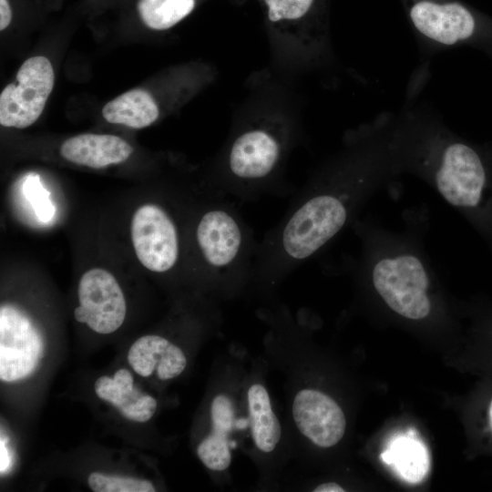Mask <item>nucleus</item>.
<instances>
[{
	"instance_id": "f257e3e1",
	"label": "nucleus",
	"mask_w": 492,
	"mask_h": 492,
	"mask_svg": "<svg viewBox=\"0 0 492 492\" xmlns=\"http://www.w3.org/2000/svg\"><path fill=\"white\" fill-rule=\"evenodd\" d=\"M395 113L349 129L314 172L295 207L264 246L261 270L274 278L320 252L399 178L392 148ZM258 268V269H260Z\"/></svg>"
},
{
	"instance_id": "f03ea898",
	"label": "nucleus",
	"mask_w": 492,
	"mask_h": 492,
	"mask_svg": "<svg viewBox=\"0 0 492 492\" xmlns=\"http://www.w3.org/2000/svg\"><path fill=\"white\" fill-rule=\"evenodd\" d=\"M392 148L399 177L412 175L477 232L492 254V141L472 142L415 100L414 89L395 113Z\"/></svg>"
},
{
	"instance_id": "7ed1b4c3",
	"label": "nucleus",
	"mask_w": 492,
	"mask_h": 492,
	"mask_svg": "<svg viewBox=\"0 0 492 492\" xmlns=\"http://www.w3.org/2000/svg\"><path fill=\"white\" fill-rule=\"evenodd\" d=\"M270 94L253 103L234 128L222 155V176L229 190L259 188L274 178L296 135V118L284 97Z\"/></svg>"
},
{
	"instance_id": "20e7f679",
	"label": "nucleus",
	"mask_w": 492,
	"mask_h": 492,
	"mask_svg": "<svg viewBox=\"0 0 492 492\" xmlns=\"http://www.w3.org/2000/svg\"><path fill=\"white\" fill-rule=\"evenodd\" d=\"M272 26V56L285 73L332 68L335 55L323 0H261Z\"/></svg>"
},
{
	"instance_id": "39448f33",
	"label": "nucleus",
	"mask_w": 492,
	"mask_h": 492,
	"mask_svg": "<svg viewBox=\"0 0 492 492\" xmlns=\"http://www.w3.org/2000/svg\"><path fill=\"white\" fill-rule=\"evenodd\" d=\"M424 56L472 47L492 59V19L460 0H400Z\"/></svg>"
},
{
	"instance_id": "423d86ee",
	"label": "nucleus",
	"mask_w": 492,
	"mask_h": 492,
	"mask_svg": "<svg viewBox=\"0 0 492 492\" xmlns=\"http://www.w3.org/2000/svg\"><path fill=\"white\" fill-rule=\"evenodd\" d=\"M196 240L207 264L222 279L247 270L251 254L249 232L236 210L226 203L200 217Z\"/></svg>"
},
{
	"instance_id": "0eeeda50",
	"label": "nucleus",
	"mask_w": 492,
	"mask_h": 492,
	"mask_svg": "<svg viewBox=\"0 0 492 492\" xmlns=\"http://www.w3.org/2000/svg\"><path fill=\"white\" fill-rule=\"evenodd\" d=\"M209 429L197 446L201 463L210 471L225 474L241 434L248 432L242 385L222 386L209 405Z\"/></svg>"
},
{
	"instance_id": "6e6552de",
	"label": "nucleus",
	"mask_w": 492,
	"mask_h": 492,
	"mask_svg": "<svg viewBox=\"0 0 492 492\" xmlns=\"http://www.w3.org/2000/svg\"><path fill=\"white\" fill-rule=\"evenodd\" d=\"M54 71L45 56L26 60L18 69L15 82L0 95V123L4 127L24 128L41 115L53 89Z\"/></svg>"
},
{
	"instance_id": "1a4fd4ad",
	"label": "nucleus",
	"mask_w": 492,
	"mask_h": 492,
	"mask_svg": "<svg viewBox=\"0 0 492 492\" xmlns=\"http://www.w3.org/2000/svg\"><path fill=\"white\" fill-rule=\"evenodd\" d=\"M131 240L138 261L148 270L165 272L176 264L179 251L177 228L159 206L145 204L136 210Z\"/></svg>"
},
{
	"instance_id": "9d476101",
	"label": "nucleus",
	"mask_w": 492,
	"mask_h": 492,
	"mask_svg": "<svg viewBox=\"0 0 492 492\" xmlns=\"http://www.w3.org/2000/svg\"><path fill=\"white\" fill-rule=\"evenodd\" d=\"M79 306L74 315L96 333L108 334L123 323L127 305L116 278L108 271L93 268L81 277L78 289Z\"/></svg>"
},
{
	"instance_id": "9b49d317",
	"label": "nucleus",
	"mask_w": 492,
	"mask_h": 492,
	"mask_svg": "<svg viewBox=\"0 0 492 492\" xmlns=\"http://www.w3.org/2000/svg\"><path fill=\"white\" fill-rule=\"evenodd\" d=\"M291 413L297 431L321 448L337 445L344 436L346 418L342 407L318 389L297 390L292 399Z\"/></svg>"
},
{
	"instance_id": "f8f14e48",
	"label": "nucleus",
	"mask_w": 492,
	"mask_h": 492,
	"mask_svg": "<svg viewBox=\"0 0 492 492\" xmlns=\"http://www.w3.org/2000/svg\"><path fill=\"white\" fill-rule=\"evenodd\" d=\"M242 398L254 449L262 456L274 454L282 429L268 389L260 379H249L242 385Z\"/></svg>"
},
{
	"instance_id": "ddd939ff",
	"label": "nucleus",
	"mask_w": 492,
	"mask_h": 492,
	"mask_svg": "<svg viewBox=\"0 0 492 492\" xmlns=\"http://www.w3.org/2000/svg\"><path fill=\"white\" fill-rule=\"evenodd\" d=\"M132 147L113 135L81 134L67 139L60 153L66 159L93 169H101L126 161Z\"/></svg>"
},
{
	"instance_id": "4468645a",
	"label": "nucleus",
	"mask_w": 492,
	"mask_h": 492,
	"mask_svg": "<svg viewBox=\"0 0 492 492\" xmlns=\"http://www.w3.org/2000/svg\"><path fill=\"white\" fill-rule=\"evenodd\" d=\"M383 460L408 483H419L430 468L426 446L415 436L399 435L392 438L382 454Z\"/></svg>"
},
{
	"instance_id": "2eb2a0df",
	"label": "nucleus",
	"mask_w": 492,
	"mask_h": 492,
	"mask_svg": "<svg viewBox=\"0 0 492 492\" xmlns=\"http://www.w3.org/2000/svg\"><path fill=\"white\" fill-rule=\"evenodd\" d=\"M159 107L151 95L141 89L129 90L107 103L104 118L110 123L141 128L149 126L159 118Z\"/></svg>"
},
{
	"instance_id": "dca6fc26",
	"label": "nucleus",
	"mask_w": 492,
	"mask_h": 492,
	"mask_svg": "<svg viewBox=\"0 0 492 492\" xmlns=\"http://www.w3.org/2000/svg\"><path fill=\"white\" fill-rule=\"evenodd\" d=\"M195 7V0H138V11L143 23L154 30H166Z\"/></svg>"
},
{
	"instance_id": "f3484780",
	"label": "nucleus",
	"mask_w": 492,
	"mask_h": 492,
	"mask_svg": "<svg viewBox=\"0 0 492 492\" xmlns=\"http://www.w3.org/2000/svg\"><path fill=\"white\" fill-rule=\"evenodd\" d=\"M169 343L167 338L159 335H144L130 346L128 361L138 374L148 377L156 371Z\"/></svg>"
},
{
	"instance_id": "a211bd4d",
	"label": "nucleus",
	"mask_w": 492,
	"mask_h": 492,
	"mask_svg": "<svg viewBox=\"0 0 492 492\" xmlns=\"http://www.w3.org/2000/svg\"><path fill=\"white\" fill-rule=\"evenodd\" d=\"M88 486L94 492H154L153 484L145 479L128 477L107 476L101 473H91Z\"/></svg>"
},
{
	"instance_id": "6ab92c4d",
	"label": "nucleus",
	"mask_w": 492,
	"mask_h": 492,
	"mask_svg": "<svg viewBox=\"0 0 492 492\" xmlns=\"http://www.w3.org/2000/svg\"><path fill=\"white\" fill-rule=\"evenodd\" d=\"M24 191L31 201L39 220L47 222L52 219L54 208L48 199L49 192L42 187L37 177L31 176L27 178L24 185Z\"/></svg>"
},
{
	"instance_id": "aec40b11",
	"label": "nucleus",
	"mask_w": 492,
	"mask_h": 492,
	"mask_svg": "<svg viewBox=\"0 0 492 492\" xmlns=\"http://www.w3.org/2000/svg\"><path fill=\"white\" fill-rule=\"evenodd\" d=\"M187 357L180 347L169 343L158 364L156 373L160 380H169L179 376L186 368Z\"/></svg>"
},
{
	"instance_id": "412c9836",
	"label": "nucleus",
	"mask_w": 492,
	"mask_h": 492,
	"mask_svg": "<svg viewBox=\"0 0 492 492\" xmlns=\"http://www.w3.org/2000/svg\"><path fill=\"white\" fill-rule=\"evenodd\" d=\"M157 400L149 395H142L136 402L128 404L119 411L129 420L144 423L149 421L157 410Z\"/></svg>"
},
{
	"instance_id": "4be33fe9",
	"label": "nucleus",
	"mask_w": 492,
	"mask_h": 492,
	"mask_svg": "<svg viewBox=\"0 0 492 492\" xmlns=\"http://www.w3.org/2000/svg\"><path fill=\"white\" fill-rule=\"evenodd\" d=\"M94 388L100 399L111 403L118 409L131 403L130 399L118 387L114 379L108 376L97 378Z\"/></svg>"
},
{
	"instance_id": "5701e85b",
	"label": "nucleus",
	"mask_w": 492,
	"mask_h": 492,
	"mask_svg": "<svg viewBox=\"0 0 492 492\" xmlns=\"http://www.w3.org/2000/svg\"><path fill=\"white\" fill-rule=\"evenodd\" d=\"M12 18V13L10 5L7 0H0V29L6 28Z\"/></svg>"
},
{
	"instance_id": "b1692460",
	"label": "nucleus",
	"mask_w": 492,
	"mask_h": 492,
	"mask_svg": "<svg viewBox=\"0 0 492 492\" xmlns=\"http://www.w3.org/2000/svg\"><path fill=\"white\" fill-rule=\"evenodd\" d=\"M0 455H1V460H0V469H1V473L3 474L4 472H5L10 465H11V456H10V454L8 452V449L5 446V441H3V439H1V443H0Z\"/></svg>"
},
{
	"instance_id": "393cba45",
	"label": "nucleus",
	"mask_w": 492,
	"mask_h": 492,
	"mask_svg": "<svg viewBox=\"0 0 492 492\" xmlns=\"http://www.w3.org/2000/svg\"><path fill=\"white\" fill-rule=\"evenodd\" d=\"M313 491L314 492H343L345 489L336 482H324L316 486Z\"/></svg>"
},
{
	"instance_id": "a878e982",
	"label": "nucleus",
	"mask_w": 492,
	"mask_h": 492,
	"mask_svg": "<svg viewBox=\"0 0 492 492\" xmlns=\"http://www.w3.org/2000/svg\"><path fill=\"white\" fill-rule=\"evenodd\" d=\"M488 420H489V425L492 432V400L490 402L489 407H488Z\"/></svg>"
}]
</instances>
